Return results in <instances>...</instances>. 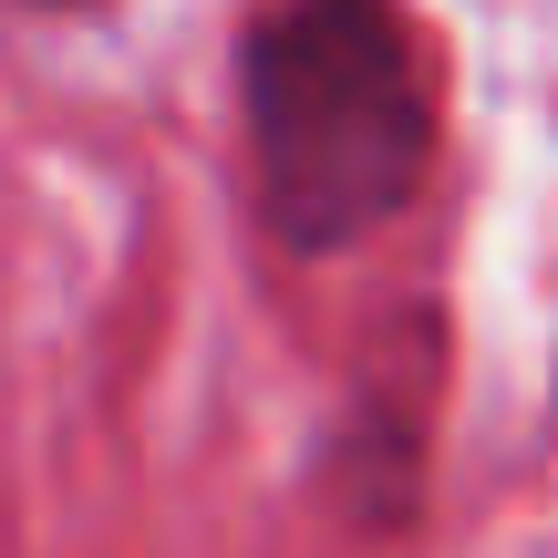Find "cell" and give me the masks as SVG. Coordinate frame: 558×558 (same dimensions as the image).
Wrapping results in <instances>:
<instances>
[{
	"label": "cell",
	"instance_id": "7a4b0ae2",
	"mask_svg": "<svg viewBox=\"0 0 558 558\" xmlns=\"http://www.w3.org/2000/svg\"><path fill=\"white\" fill-rule=\"evenodd\" d=\"M41 11H83V0H41Z\"/></svg>",
	"mask_w": 558,
	"mask_h": 558
},
{
	"label": "cell",
	"instance_id": "6da1fadb",
	"mask_svg": "<svg viewBox=\"0 0 558 558\" xmlns=\"http://www.w3.org/2000/svg\"><path fill=\"white\" fill-rule=\"evenodd\" d=\"M239 114L259 207L300 259L393 228L435 156L424 62L393 0H269L239 41Z\"/></svg>",
	"mask_w": 558,
	"mask_h": 558
}]
</instances>
